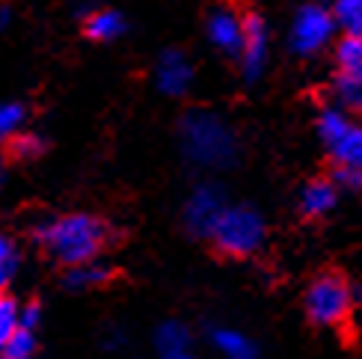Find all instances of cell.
Masks as SVG:
<instances>
[{
  "instance_id": "6da1fadb",
  "label": "cell",
  "mask_w": 362,
  "mask_h": 359,
  "mask_svg": "<svg viewBox=\"0 0 362 359\" xmlns=\"http://www.w3.org/2000/svg\"><path fill=\"white\" fill-rule=\"evenodd\" d=\"M36 241L45 247V252L66 264H83V261H95L104 247L110 244V229L107 223L95 214H83V211H74V214H59L51 217L36 226Z\"/></svg>"
},
{
  "instance_id": "7a4b0ae2",
  "label": "cell",
  "mask_w": 362,
  "mask_h": 359,
  "mask_svg": "<svg viewBox=\"0 0 362 359\" xmlns=\"http://www.w3.org/2000/svg\"><path fill=\"white\" fill-rule=\"evenodd\" d=\"M178 146L193 167L232 170L240 155L235 128L214 110H190L178 122Z\"/></svg>"
},
{
  "instance_id": "3957f363",
  "label": "cell",
  "mask_w": 362,
  "mask_h": 359,
  "mask_svg": "<svg viewBox=\"0 0 362 359\" xmlns=\"http://www.w3.org/2000/svg\"><path fill=\"white\" fill-rule=\"evenodd\" d=\"M267 237V223L259 208L252 205H226V211L214 223L208 241L229 259H247L259 252Z\"/></svg>"
},
{
  "instance_id": "277c9868",
  "label": "cell",
  "mask_w": 362,
  "mask_h": 359,
  "mask_svg": "<svg viewBox=\"0 0 362 359\" xmlns=\"http://www.w3.org/2000/svg\"><path fill=\"white\" fill-rule=\"evenodd\" d=\"M306 315L318 326H341L354 312L351 286L339 273H324L306 288Z\"/></svg>"
},
{
  "instance_id": "5b68a950",
  "label": "cell",
  "mask_w": 362,
  "mask_h": 359,
  "mask_svg": "<svg viewBox=\"0 0 362 359\" xmlns=\"http://www.w3.org/2000/svg\"><path fill=\"white\" fill-rule=\"evenodd\" d=\"M336 36V21H333V12L324 4H306L300 6L291 30H288V45L297 57H315L321 54L329 42Z\"/></svg>"
},
{
  "instance_id": "8992f818",
  "label": "cell",
  "mask_w": 362,
  "mask_h": 359,
  "mask_svg": "<svg viewBox=\"0 0 362 359\" xmlns=\"http://www.w3.org/2000/svg\"><path fill=\"white\" fill-rule=\"evenodd\" d=\"M229 205V196L226 190L214 182H202L190 190V196L185 199V208H181V223L185 229L196 237H208L214 223L220 220V214L226 211Z\"/></svg>"
},
{
  "instance_id": "52a82bcc",
  "label": "cell",
  "mask_w": 362,
  "mask_h": 359,
  "mask_svg": "<svg viewBox=\"0 0 362 359\" xmlns=\"http://www.w3.org/2000/svg\"><path fill=\"white\" fill-rule=\"evenodd\" d=\"M238 59H240V74L244 81L252 83L264 74L267 66V27L262 21V15H244V39H240L238 48Z\"/></svg>"
},
{
  "instance_id": "ba28073f",
  "label": "cell",
  "mask_w": 362,
  "mask_h": 359,
  "mask_svg": "<svg viewBox=\"0 0 362 359\" xmlns=\"http://www.w3.org/2000/svg\"><path fill=\"white\" fill-rule=\"evenodd\" d=\"M208 42L226 57H238L240 39H244V15H238L232 6H214L205 21Z\"/></svg>"
},
{
  "instance_id": "9c48e42d",
  "label": "cell",
  "mask_w": 362,
  "mask_h": 359,
  "mask_svg": "<svg viewBox=\"0 0 362 359\" xmlns=\"http://www.w3.org/2000/svg\"><path fill=\"white\" fill-rule=\"evenodd\" d=\"M155 83L170 98L187 95L193 86V63L181 51H163L155 66Z\"/></svg>"
},
{
  "instance_id": "30bf717a",
  "label": "cell",
  "mask_w": 362,
  "mask_h": 359,
  "mask_svg": "<svg viewBox=\"0 0 362 359\" xmlns=\"http://www.w3.org/2000/svg\"><path fill=\"white\" fill-rule=\"evenodd\" d=\"M158 359H196L193 333L181 321H163L155 330Z\"/></svg>"
},
{
  "instance_id": "8fae6325",
  "label": "cell",
  "mask_w": 362,
  "mask_h": 359,
  "mask_svg": "<svg viewBox=\"0 0 362 359\" xmlns=\"http://www.w3.org/2000/svg\"><path fill=\"white\" fill-rule=\"evenodd\" d=\"M339 205V187L327 178H315L303 190H300V214L309 220H321L327 214H333Z\"/></svg>"
},
{
  "instance_id": "7c38bea8",
  "label": "cell",
  "mask_w": 362,
  "mask_h": 359,
  "mask_svg": "<svg viewBox=\"0 0 362 359\" xmlns=\"http://www.w3.org/2000/svg\"><path fill=\"white\" fill-rule=\"evenodd\" d=\"M208 341L223 359H259V345L235 326H211Z\"/></svg>"
},
{
  "instance_id": "4fadbf2b",
  "label": "cell",
  "mask_w": 362,
  "mask_h": 359,
  "mask_svg": "<svg viewBox=\"0 0 362 359\" xmlns=\"http://www.w3.org/2000/svg\"><path fill=\"white\" fill-rule=\"evenodd\" d=\"M83 30L93 42H113L125 33V18L116 9H89L83 15Z\"/></svg>"
},
{
  "instance_id": "5bb4252c",
  "label": "cell",
  "mask_w": 362,
  "mask_h": 359,
  "mask_svg": "<svg viewBox=\"0 0 362 359\" xmlns=\"http://www.w3.org/2000/svg\"><path fill=\"white\" fill-rule=\"evenodd\" d=\"M113 276V271L107 264H101L98 259L95 261H83V264H74L66 271V286L71 291H89V288H101L107 286Z\"/></svg>"
},
{
  "instance_id": "9a60e30c",
  "label": "cell",
  "mask_w": 362,
  "mask_h": 359,
  "mask_svg": "<svg viewBox=\"0 0 362 359\" xmlns=\"http://www.w3.org/2000/svg\"><path fill=\"white\" fill-rule=\"evenodd\" d=\"M329 155H333L336 167H359L362 170V122L348 125V131L329 146Z\"/></svg>"
},
{
  "instance_id": "2e32d148",
  "label": "cell",
  "mask_w": 362,
  "mask_h": 359,
  "mask_svg": "<svg viewBox=\"0 0 362 359\" xmlns=\"http://www.w3.org/2000/svg\"><path fill=\"white\" fill-rule=\"evenodd\" d=\"M333 95H336V107H341L344 113H351V116L354 113L362 116V74L336 71Z\"/></svg>"
},
{
  "instance_id": "e0dca14e",
  "label": "cell",
  "mask_w": 362,
  "mask_h": 359,
  "mask_svg": "<svg viewBox=\"0 0 362 359\" xmlns=\"http://www.w3.org/2000/svg\"><path fill=\"white\" fill-rule=\"evenodd\" d=\"M354 122V116L351 113H344L341 107H324L321 113H318V122H315V128H318V137H321V143L329 148L333 146L344 131H348V125Z\"/></svg>"
},
{
  "instance_id": "ac0fdd59",
  "label": "cell",
  "mask_w": 362,
  "mask_h": 359,
  "mask_svg": "<svg viewBox=\"0 0 362 359\" xmlns=\"http://www.w3.org/2000/svg\"><path fill=\"white\" fill-rule=\"evenodd\" d=\"M336 69L362 74V33H344V39L336 45Z\"/></svg>"
},
{
  "instance_id": "d6986e66",
  "label": "cell",
  "mask_w": 362,
  "mask_h": 359,
  "mask_svg": "<svg viewBox=\"0 0 362 359\" xmlns=\"http://www.w3.org/2000/svg\"><path fill=\"white\" fill-rule=\"evenodd\" d=\"M329 12L344 33H362V0H333Z\"/></svg>"
},
{
  "instance_id": "ffe728a7",
  "label": "cell",
  "mask_w": 362,
  "mask_h": 359,
  "mask_svg": "<svg viewBox=\"0 0 362 359\" xmlns=\"http://www.w3.org/2000/svg\"><path fill=\"white\" fill-rule=\"evenodd\" d=\"M33 353H36V336L33 330H24V326H18L0 345V359H33Z\"/></svg>"
},
{
  "instance_id": "44dd1931",
  "label": "cell",
  "mask_w": 362,
  "mask_h": 359,
  "mask_svg": "<svg viewBox=\"0 0 362 359\" xmlns=\"http://www.w3.org/2000/svg\"><path fill=\"white\" fill-rule=\"evenodd\" d=\"M27 107L18 101H0V146L9 143L15 134L24 128Z\"/></svg>"
},
{
  "instance_id": "7402d4cb",
  "label": "cell",
  "mask_w": 362,
  "mask_h": 359,
  "mask_svg": "<svg viewBox=\"0 0 362 359\" xmlns=\"http://www.w3.org/2000/svg\"><path fill=\"white\" fill-rule=\"evenodd\" d=\"M15 271H18V249H15L9 235L0 232V291L12 282Z\"/></svg>"
},
{
  "instance_id": "603a6c76",
  "label": "cell",
  "mask_w": 362,
  "mask_h": 359,
  "mask_svg": "<svg viewBox=\"0 0 362 359\" xmlns=\"http://www.w3.org/2000/svg\"><path fill=\"white\" fill-rule=\"evenodd\" d=\"M9 148L18 160H33L45 152V140L36 137V134H15V137L9 140Z\"/></svg>"
},
{
  "instance_id": "cb8c5ba5",
  "label": "cell",
  "mask_w": 362,
  "mask_h": 359,
  "mask_svg": "<svg viewBox=\"0 0 362 359\" xmlns=\"http://www.w3.org/2000/svg\"><path fill=\"white\" fill-rule=\"evenodd\" d=\"M15 330H18V306L0 291V345H4Z\"/></svg>"
},
{
  "instance_id": "d4e9b609",
  "label": "cell",
  "mask_w": 362,
  "mask_h": 359,
  "mask_svg": "<svg viewBox=\"0 0 362 359\" xmlns=\"http://www.w3.org/2000/svg\"><path fill=\"white\" fill-rule=\"evenodd\" d=\"M333 184L348 193H362V170L359 167H336Z\"/></svg>"
},
{
  "instance_id": "484cf974",
  "label": "cell",
  "mask_w": 362,
  "mask_h": 359,
  "mask_svg": "<svg viewBox=\"0 0 362 359\" xmlns=\"http://www.w3.org/2000/svg\"><path fill=\"white\" fill-rule=\"evenodd\" d=\"M39 318H42L39 303H27L24 309H18V326H24V330H36Z\"/></svg>"
},
{
  "instance_id": "4316f807",
  "label": "cell",
  "mask_w": 362,
  "mask_h": 359,
  "mask_svg": "<svg viewBox=\"0 0 362 359\" xmlns=\"http://www.w3.org/2000/svg\"><path fill=\"white\" fill-rule=\"evenodd\" d=\"M122 341H125V336L119 333V330H113V333H107V339H104V348H107V351H116L119 345H122Z\"/></svg>"
},
{
  "instance_id": "83f0119b",
  "label": "cell",
  "mask_w": 362,
  "mask_h": 359,
  "mask_svg": "<svg viewBox=\"0 0 362 359\" xmlns=\"http://www.w3.org/2000/svg\"><path fill=\"white\" fill-rule=\"evenodd\" d=\"M12 24V9L6 4H0V30H6Z\"/></svg>"
},
{
  "instance_id": "f1b7e54d",
  "label": "cell",
  "mask_w": 362,
  "mask_h": 359,
  "mask_svg": "<svg viewBox=\"0 0 362 359\" xmlns=\"http://www.w3.org/2000/svg\"><path fill=\"white\" fill-rule=\"evenodd\" d=\"M351 297H354V306H362V282L351 288Z\"/></svg>"
},
{
  "instance_id": "f546056e",
  "label": "cell",
  "mask_w": 362,
  "mask_h": 359,
  "mask_svg": "<svg viewBox=\"0 0 362 359\" xmlns=\"http://www.w3.org/2000/svg\"><path fill=\"white\" fill-rule=\"evenodd\" d=\"M4 178H6V167H4V158H0V190H4Z\"/></svg>"
}]
</instances>
